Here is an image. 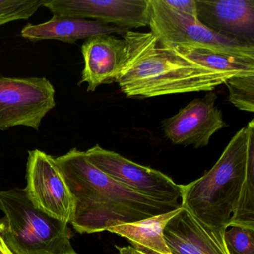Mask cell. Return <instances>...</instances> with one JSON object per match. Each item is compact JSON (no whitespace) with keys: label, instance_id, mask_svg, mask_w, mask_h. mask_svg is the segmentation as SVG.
Wrapping results in <instances>:
<instances>
[{"label":"cell","instance_id":"1","mask_svg":"<svg viewBox=\"0 0 254 254\" xmlns=\"http://www.w3.org/2000/svg\"><path fill=\"white\" fill-rule=\"evenodd\" d=\"M55 159L75 200L70 224L81 234L108 231L182 207L157 201L114 181L76 148Z\"/></svg>","mask_w":254,"mask_h":254},{"label":"cell","instance_id":"2","mask_svg":"<svg viewBox=\"0 0 254 254\" xmlns=\"http://www.w3.org/2000/svg\"><path fill=\"white\" fill-rule=\"evenodd\" d=\"M124 60L116 83L126 97L148 99L194 92H210L233 77L218 73L160 45L149 32L123 35Z\"/></svg>","mask_w":254,"mask_h":254},{"label":"cell","instance_id":"3","mask_svg":"<svg viewBox=\"0 0 254 254\" xmlns=\"http://www.w3.org/2000/svg\"><path fill=\"white\" fill-rule=\"evenodd\" d=\"M254 160V120L233 136L213 167L182 185L181 204L199 221L218 231L231 222L248 166Z\"/></svg>","mask_w":254,"mask_h":254},{"label":"cell","instance_id":"4","mask_svg":"<svg viewBox=\"0 0 254 254\" xmlns=\"http://www.w3.org/2000/svg\"><path fill=\"white\" fill-rule=\"evenodd\" d=\"M0 236L14 254H67L75 252L72 233L62 222L34 206L25 189L0 191Z\"/></svg>","mask_w":254,"mask_h":254},{"label":"cell","instance_id":"5","mask_svg":"<svg viewBox=\"0 0 254 254\" xmlns=\"http://www.w3.org/2000/svg\"><path fill=\"white\" fill-rule=\"evenodd\" d=\"M148 26L163 46H192L254 59V46L218 35L201 24L197 18L169 8L162 0H149Z\"/></svg>","mask_w":254,"mask_h":254},{"label":"cell","instance_id":"6","mask_svg":"<svg viewBox=\"0 0 254 254\" xmlns=\"http://www.w3.org/2000/svg\"><path fill=\"white\" fill-rule=\"evenodd\" d=\"M55 95L47 78L0 75V130L16 126L39 130L44 117L56 108Z\"/></svg>","mask_w":254,"mask_h":254},{"label":"cell","instance_id":"7","mask_svg":"<svg viewBox=\"0 0 254 254\" xmlns=\"http://www.w3.org/2000/svg\"><path fill=\"white\" fill-rule=\"evenodd\" d=\"M85 152L92 164L114 181L157 201L182 206V185L163 172L133 163L99 145Z\"/></svg>","mask_w":254,"mask_h":254},{"label":"cell","instance_id":"8","mask_svg":"<svg viewBox=\"0 0 254 254\" xmlns=\"http://www.w3.org/2000/svg\"><path fill=\"white\" fill-rule=\"evenodd\" d=\"M26 194L35 207L69 224L75 211L71 194L56 159L39 149L29 151Z\"/></svg>","mask_w":254,"mask_h":254},{"label":"cell","instance_id":"9","mask_svg":"<svg viewBox=\"0 0 254 254\" xmlns=\"http://www.w3.org/2000/svg\"><path fill=\"white\" fill-rule=\"evenodd\" d=\"M218 96L212 91L181 108L162 122L166 137L174 145L203 148L211 137L227 126L221 110L215 106Z\"/></svg>","mask_w":254,"mask_h":254},{"label":"cell","instance_id":"10","mask_svg":"<svg viewBox=\"0 0 254 254\" xmlns=\"http://www.w3.org/2000/svg\"><path fill=\"white\" fill-rule=\"evenodd\" d=\"M53 16L93 19L126 30L149 24V0H45Z\"/></svg>","mask_w":254,"mask_h":254},{"label":"cell","instance_id":"11","mask_svg":"<svg viewBox=\"0 0 254 254\" xmlns=\"http://www.w3.org/2000/svg\"><path fill=\"white\" fill-rule=\"evenodd\" d=\"M198 21L218 35L254 46V0H196Z\"/></svg>","mask_w":254,"mask_h":254},{"label":"cell","instance_id":"12","mask_svg":"<svg viewBox=\"0 0 254 254\" xmlns=\"http://www.w3.org/2000/svg\"><path fill=\"white\" fill-rule=\"evenodd\" d=\"M224 231L203 224L188 209L181 207L163 230V236L172 254H228Z\"/></svg>","mask_w":254,"mask_h":254},{"label":"cell","instance_id":"13","mask_svg":"<svg viewBox=\"0 0 254 254\" xmlns=\"http://www.w3.org/2000/svg\"><path fill=\"white\" fill-rule=\"evenodd\" d=\"M84 67L78 85L87 84V92L116 82L126 53V43L114 35H99L85 40L81 46Z\"/></svg>","mask_w":254,"mask_h":254},{"label":"cell","instance_id":"14","mask_svg":"<svg viewBox=\"0 0 254 254\" xmlns=\"http://www.w3.org/2000/svg\"><path fill=\"white\" fill-rule=\"evenodd\" d=\"M129 30L96 20L71 17L53 16L51 20L40 24H28L22 29L23 38L32 41L57 40L75 44L78 40H87L99 35L126 33Z\"/></svg>","mask_w":254,"mask_h":254},{"label":"cell","instance_id":"15","mask_svg":"<svg viewBox=\"0 0 254 254\" xmlns=\"http://www.w3.org/2000/svg\"><path fill=\"white\" fill-rule=\"evenodd\" d=\"M180 209L137 222L115 226L108 231L126 238L131 246L144 254H172L165 241L163 230Z\"/></svg>","mask_w":254,"mask_h":254},{"label":"cell","instance_id":"16","mask_svg":"<svg viewBox=\"0 0 254 254\" xmlns=\"http://www.w3.org/2000/svg\"><path fill=\"white\" fill-rule=\"evenodd\" d=\"M163 47L171 49L179 56L190 59L191 62L227 76L254 75V59L238 57L192 46L172 45Z\"/></svg>","mask_w":254,"mask_h":254},{"label":"cell","instance_id":"17","mask_svg":"<svg viewBox=\"0 0 254 254\" xmlns=\"http://www.w3.org/2000/svg\"><path fill=\"white\" fill-rule=\"evenodd\" d=\"M254 229V160L250 163L230 225Z\"/></svg>","mask_w":254,"mask_h":254},{"label":"cell","instance_id":"18","mask_svg":"<svg viewBox=\"0 0 254 254\" xmlns=\"http://www.w3.org/2000/svg\"><path fill=\"white\" fill-rule=\"evenodd\" d=\"M224 84L229 91V100L238 109L254 112V75L234 76Z\"/></svg>","mask_w":254,"mask_h":254},{"label":"cell","instance_id":"19","mask_svg":"<svg viewBox=\"0 0 254 254\" xmlns=\"http://www.w3.org/2000/svg\"><path fill=\"white\" fill-rule=\"evenodd\" d=\"M45 0H0V26L28 20L44 5Z\"/></svg>","mask_w":254,"mask_h":254},{"label":"cell","instance_id":"20","mask_svg":"<svg viewBox=\"0 0 254 254\" xmlns=\"http://www.w3.org/2000/svg\"><path fill=\"white\" fill-rule=\"evenodd\" d=\"M224 239L228 254H254V229L229 225Z\"/></svg>","mask_w":254,"mask_h":254},{"label":"cell","instance_id":"21","mask_svg":"<svg viewBox=\"0 0 254 254\" xmlns=\"http://www.w3.org/2000/svg\"><path fill=\"white\" fill-rule=\"evenodd\" d=\"M165 5L181 14L197 18L196 0H162Z\"/></svg>","mask_w":254,"mask_h":254},{"label":"cell","instance_id":"22","mask_svg":"<svg viewBox=\"0 0 254 254\" xmlns=\"http://www.w3.org/2000/svg\"><path fill=\"white\" fill-rule=\"evenodd\" d=\"M117 250L119 251V254H145L142 251L136 249L134 247L125 246V247H117Z\"/></svg>","mask_w":254,"mask_h":254},{"label":"cell","instance_id":"23","mask_svg":"<svg viewBox=\"0 0 254 254\" xmlns=\"http://www.w3.org/2000/svg\"><path fill=\"white\" fill-rule=\"evenodd\" d=\"M0 254H14L7 246L1 236H0Z\"/></svg>","mask_w":254,"mask_h":254},{"label":"cell","instance_id":"24","mask_svg":"<svg viewBox=\"0 0 254 254\" xmlns=\"http://www.w3.org/2000/svg\"><path fill=\"white\" fill-rule=\"evenodd\" d=\"M78 254L76 252L72 253V254Z\"/></svg>","mask_w":254,"mask_h":254}]
</instances>
